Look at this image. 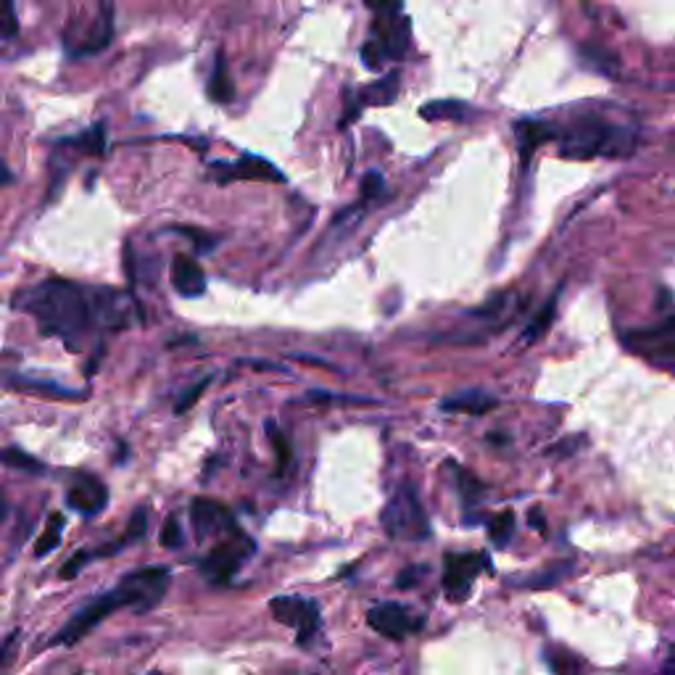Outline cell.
Segmentation results:
<instances>
[{"mask_svg": "<svg viewBox=\"0 0 675 675\" xmlns=\"http://www.w3.org/2000/svg\"><path fill=\"white\" fill-rule=\"evenodd\" d=\"M11 306L33 317L42 335L64 341L69 352H83L85 338L96 330L90 287L64 278H46L24 287Z\"/></svg>", "mask_w": 675, "mask_h": 675, "instance_id": "obj_1", "label": "cell"}, {"mask_svg": "<svg viewBox=\"0 0 675 675\" xmlns=\"http://www.w3.org/2000/svg\"><path fill=\"white\" fill-rule=\"evenodd\" d=\"M169 580H172V573H169V567L164 565L137 567V570L127 573L114 589L98 593V597H93L90 602H85L83 608L74 612V615L61 625L59 634H53L51 647H74V643L83 641L93 628H98L106 617L114 615L119 610H154L156 604L164 599Z\"/></svg>", "mask_w": 675, "mask_h": 675, "instance_id": "obj_2", "label": "cell"}, {"mask_svg": "<svg viewBox=\"0 0 675 675\" xmlns=\"http://www.w3.org/2000/svg\"><path fill=\"white\" fill-rule=\"evenodd\" d=\"M562 159L589 161L599 156H628L636 148V124L610 122L599 111H573L565 124H554Z\"/></svg>", "mask_w": 675, "mask_h": 675, "instance_id": "obj_3", "label": "cell"}, {"mask_svg": "<svg viewBox=\"0 0 675 675\" xmlns=\"http://www.w3.org/2000/svg\"><path fill=\"white\" fill-rule=\"evenodd\" d=\"M375 22L370 37L361 46V61L367 69H380L389 61H402L412 42V24L402 3L372 5Z\"/></svg>", "mask_w": 675, "mask_h": 675, "instance_id": "obj_4", "label": "cell"}, {"mask_svg": "<svg viewBox=\"0 0 675 675\" xmlns=\"http://www.w3.org/2000/svg\"><path fill=\"white\" fill-rule=\"evenodd\" d=\"M385 533L396 541H425L430 539V520L428 512L417 496V489L412 483H402L385 504L380 515Z\"/></svg>", "mask_w": 675, "mask_h": 675, "instance_id": "obj_5", "label": "cell"}, {"mask_svg": "<svg viewBox=\"0 0 675 675\" xmlns=\"http://www.w3.org/2000/svg\"><path fill=\"white\" fill-rule=\"evenodd\" d=\"M93 296V317L96 330L101 333H119L143 322V311L133 293L116 291V287H90Z\"/></svg>", "mask_w": 675, "mask_h": 675, "instance_id": "obj_6", "label": "cell"}, {"mask_svg": "<svg viewBox=\"0 0 675 675\" xmlns=\"http://www.w3.org/2000/svg\"><path fill=\"white\" fill-rule=\"evenodd\" d=\"M254 552L256 543L248 539L243 530H235L233 536L217 543L198 567H201V575L206 580H211V584H228V580H233L235 575L241 573V567L254 557Z\"/></svg>", "mask_w": 675, "mask_h": 675, "instance_id": "obj_7", "label": "cell"}, {"mask_svg": "<svg viewBox=\"0 0 675 675\" xmlns=\"http://www.w3.org/2000/svg\"><path fill=\"white\" fill-rule=\"evenodd\" d=\"M623 343L636 354L647 356L649 361L660 365L662 370H673L675 359V317L667 311L652 328H639L623 333Z\"/></svg>", "mask_w": 675, "mask_h": 675, "instance_id": "obj_8", "label": "cell"}, {"mask_svg": "<svg viewBox=\"0 0 675 675\" xmlns=\"http://www.w3.org/2000/svg\"><path fill=\"white\" fill-rule=\"evenodd\" d=\"M209 180L217 185L230 183H285V174L280 172L278 164L267 161L265 156L256 154H241L235 161H214L209 164Z\"/></svg>", "mask_w": 675, "mask_h": 675, "instance_id": "obj_9", "label": "cell"}, {"mask_svg": "<svg viewBox=\"0 0 675 675\" xmlns=\"http://www.w3.org/2000/svg\"><path fill=\"white\" fill-rule=\"evenodd\" d=\"M111 37H114V9H111V5H101L98 16L93 19L87 29H77L74 24H69L64 35V48L72 59H87V56L106 51V48L111 46Z\"/></svg>", "mask_w": 675, "mask_h": 675, "instance_id": "obj_10", "label": "cell"}, {"mask_svg": "<svg viewBox=\"0 0 675 675\" xmlns=\"http://www.w3.org/2000/svg\"><path fill=\"white\" fill-rule=\"evenodd\" d=\"M491 567L489 554L472 552V554H446L443 557V591L452 602H465L470 597L475 578Z\"/></svg>", "mask_w": 675, "mask_h": 675, "instance_id": "obj_11", "label": "cell"}, {"mask_svg": "<svg viewBox=\"0 0 675 675\" xmlns=\"http://www.w3.org/2000/svg\"><path fill=\"white\" fill-rule=\"evenodd\" d=\"M270 612L278 623L296 630L298 641L306 643L320 630V604L306 597H274Z\"/></svg>", "mask_w": 675, "mask_h": 675, "instance_id": "obj_12", "label": "cell"}, {"mask_svg": "<svg viewBox=\"0 0 675 675\" xmlns=\"http://www.w3.org/2000/svg\"><path fill=\"white\" fill-rule=\"evenodd\" d=\"M367 623L375 634L385 636L391 641H402L406 636L417 634L425 625V617L415 610L398 602H380L367 612Z\"/></svg>", "mask_w": 675, "mask_h": 675, "instance_id": "obj_13", "label": "cell"}, {"mask_svg": "<svg viewBox=\"0 0 675 675\" xmlns=\"http://www.w3.org/2000/svg\"><path fill=\"white\" fill-rule=\"evenodd\" d=\"M146 533H148V510H146V506H137V510L133 512V517H130L124 536H119L116 541L103 543V547H98V549H83V552L74 554V557L69 560L64 567H61V578H66V580L74 578V575L83 570L87 562L111 557V554H119L124 547H130V543L140 541Z\"/></svg>", "mask_w": 675, "mask_h": 675, "instance_id": "obj_14", "label": "cell"}, {"mask_svg": "<svg viewBox=\"0 0 675 675\" xmlns=\"http://www.w3.org/2000/svg\"><path fill=\"white\" fill-rule=\"evenodd\" d=\"M191 523L198 541L217 539V536H233L237 530L233 512L224 504L206 496H196L191 502Z\"/></svg>", "mask_w": 675, "mask_h": 675, "instance_id": "obj_15", "label": "cell"}, {"mask_svg": "<svg viewBox=\"0 0 675 675\" xmlns=\"http://www.w3.org/2000/svg\"><path fill=\"white\" fill-rule=\"evenodd\" d=\"M109 504V489L101 478L90 472H77L74 475L72 486L66 491V506L74 510L83 517H96L101 515Z\"/></svg>", "mask_w": 675, "mask_h": 675, "instance_id": "obj_16", "label": "cell"}, {"mask_svg": "<svg viewBox=\"0 0 675 675\" xmlns=\"http://www.w3.org/2000/svg\"><path fill=\"white\" fill-rule=\"evenodd\" d=\"M398 98V72H391L389 77L378 79V83L365 85L361 90L348 93V101H346V114H343L338 127L343 130V124H348L356 114H361V109L367 106H391Z\"/></svg>", "mask_w": 675, "mask_h": 675, "instance_id": "obj_17", "label": "cell"}, {"mask_svg": "<svg viewBox=\"0 0 675 675\" xmlns=\"http://www.w3.org/2000/svg\"><path fill=\"white\" fill-rule=\"evenodd\" d=\"M3 385H9V389H14L19 393H35V396L46 398H66V402H83V398H87V391L69 389V385H61L59 380L37 378V375H24V372H5Z\"/></svg>", "mask_w": 675, "mask_h": 675, "instance_id": "obj_18", "label": "cell"}, {"mask_svg": "<svg viewBox=\"0 0 675 675\" xmlns=\"http://www.w3.org/2000/svg\"><path fill=\"white\" fill-rule=\"evenodd\" d=\"M441 412H449V415H470V417H483L489 415L499 406V398L491 396L489 391L483 389H467L454 393V396L441 398Z\"/></svg>", "mask_w": 675, "mask_h": 675, "instance_id": "obj_19", "label": "cell"}, {"mask_svg": "<svg viewBox=\"0 0 675 675\" xmlns=\"http://www.w3.org/2000/svg\"><path fill=\"white\" fill-rule=\"evenodd\" d=\"M172 285L183 298H198L206 293V274L196 259L180 254L172 261Z\"/></svg>", "mask_w": 675, "mask_h": 675, "instance_id": "obj_20", "label": "cell"}, {"mask_svg": "<svg viewBox=\"0 0 675 675\" xmlns=\"http://www.w3.org/2000/svg\"><path fill=\"white\" fill-rule=\"evenodd\" d=\"M515 133H517V146H520L523 169H528L536 148H539L541 143L554 140V124L539 122V119H520V122L515 124Z\"/></svg>", "mask_w": 675, "mask_h": 675, "instance_id": "obj_21", "label": "cell"}, {"mask_svg": "<svg viewBox=\"0 0 675 675\" xmlns=\"http://www.w3.org/2000/svg\"><path fill=\"white\" fill-rule=\"evenodd\" d=\"M56 146L66 148V151L85 154V156H103L106 154V124L98 122L93 124L85 133L64 137V140H56Z\"/></svg>", "mask_w": 675, "mask_h": 675, "instance_id": "obj_22", "label": "cell"}, {"mask_svg": "<svg viewBox=\"0 0 675 675\" xmlns=\"http://www.w3.org/2000/svg\"><path fill=\"white\" fill-rule=\"evenodd\" d=\"M367 206H370V204H367V201H361V204L348 206V209H343L341 214H338L335 220H333V224H330L328 237H324V243H330V246H335V241H338V243H343V241H346V237L352 235L356 228H359L361 220H365V214H367Z\"/></svg>", "mask_w": 675, "mask_h": 675, "instance_id": "obj_23", "label": "cell"}, {"mask_svg": "<svg viewBox=\"0 0 675 675\" xmlns=\"http://www.w3.org/2000/svg\"><path fill=\"white\" fill-rule=\"evenodd\" d=\"M420 116L428 122H467L475 116V109L465 101H430L420 109Z\"/></svg>", "mask_w": 675, "mask_h": 675, "instance_id": "obj_24", "label": "cell"}, {"mask_svg": "<svg viewBox=\"0 0 675 675\" xmlns=\"http://www.w3.org/2000/svg\"><path fill=\"white\" fill-rule=\"evenodd\" d=\"M580 61L593 72L604 74V77H617L621 74V59L608 48L597 46V42H584L580 46Z\"/></svg>", "mask_w": 675, "mask_h": 675, "instance_id": "obj_25", "label": "cell"}, {"mask_svg": "<svg viewBox=\"0 0 675 675\" xmlns=\"http://www.w3.org/2000/svg\"><path fill=\"white\" fill-rule=\"evenodd\" d=\"M209 98L214 103H233L235 101V85H233V77H230L228 72V61H224V53L220 51L217 53V61H214V72H211L209 77Z\"/></svg>", "mask_w": 675, "mask_h": 675, "instance_id": "obj_26", "label": "cell"}, {"mask_svg": "<svg viewBox=\"0 0 675 675\" xmlns=\"http://www.w3.org/2000/svg\"><path fill=\"white\" fill-rule=\"evenodd\" d=\"M547 665L554 675H586L589 673V665H586L584 658L570 652L565 647H552L547 649Z\"/></svg>", "mask_w": 675, "mask_h": 675, "instance_id": "obj_27", "label": "cell"}, {"mask_svg": "<svg viewBox=\"0 0 675 675\" xmlns=\"http://www.w3.org/2000/svg\"><path fill=\"white\" fill-rule=\"evenodd\" d=\"M557 304H560V291L554 293V296L549 298V302L541 306V311H539V315H536L533 320L528 322V328L523 330V338H520V341H523V346H533V343L539 341V338H541L543 333H547L549 328H552L554 315H557Z\"/></svg>", "mask_w": 675, "mask_h": 675, "instance_id": "obj_28", "label": "cell"}, {"mask_svg": "<svg viewBox=\"0 0 675 675\" xmlns=\"http://www.w3.org/2000/svg\"><path fill=\"white\" fill-rule=\"evenodd\" d=\"M64 528H66V517L61 515V512H53V515L48 517L46 530H42V536L35 543V557L37 560L48 557V554H51L53 549H59L61 536H64Z\"/></svg>", "mask_w": 675, "mask_h": 675, "instance_id": "obj_29", "label": "cell"}, {"mask_svg": "<svg viewBox=\"0 0 675 675\" xmlns=\"http://www.w3.org/2000/svg\"><path fill=\"white\" fill-rule=\"evenodd\" d=\"M573 570L570 562H557V565L543 567L539 575H530V578L523 580L525 589H549V586H557L567 573Z\"/></svg>", "mask_w": 675, "mask_h": 675, "instance_id": "obj_30", "label": "cell"}, {"mask_svg": "<svg viewBox=\"0 0 675 675\" xmlns=\"http://www.w3.org/2000/svg\"><path fill=\"white\" fill-rule=\"evenodd\" d=\"M0 462H9L11 467H16V470H24V472H29V475H46L48 472V467L42 465V462L37 459V456L22 452V449H16V446H11V449H5V452H0Z\"/></svg>", "mask_w": 675, "mask_h": 675, "instance_id": "obj_31", "label": "cell"}, {"mask_svg": "<svg viewBox=\"0 0 675 675\" xmlns=\"http://www.w3.org/2000/svg\"><path fill=\"white\" fill-rule=\"evenodd\" d=\"M489 536L496 547H506V543L512 541V536H515V512L504 510V512H499L496 517H491Z\"/></svg>", "mask_w": 675, "mask_h": 675, "instance_id": "obj_32", "label": "cell"}, {"mask_svg": "<svg viewBox=\"0 0 675 675\" xmlns=\"http://www.w3.org/2000/svg\"><path fill=\"white\" fill-rule=\"evenodd\" d=\"M454 475H456V489H459L462 499H465V504H475L480 496H483L486 486L480 483L478 478L470 470H462V467H454Z\"/></svg>", "mask_w": 675, "mask_h": 675, "instance_id": "obj_33", "label": "cell"}, {"mask_svg": "<svg viewBox=\"0 0 675 675\" xmlns=\"http://www.w3.org/2000/svg\"><path fill=\"white\" fill-rule=\"evenodd\" d=\"M19 35L16 5L11 0H0V40H14Z\"/></svg>", "mask_w": 675, "mask_h": 675, "instance_id": "obj_34", "label": "cell"}, {"mask_svg": "<svg viewBox=\"0 0 675 675\" xmlns=\"http://www.w3.org/2000/svg\"><path fill=\"white\" fill-rule=\"evenodd\" d=\"M174 233H180L183 237H187V241H193L196 251H214V248L222 243V237H217L211 233H201V230H196V228H174Z\"/></svg>", "mask_w": 675, "mask_h": 675, "instance_id": "obj_35", "label": "cell"}, {"mask_svg": "<svg viewBox=\"0 0 675 675\" xmlns=\"http://www.w3.org/2000/svg\"><path fill=\"white\" fill-rule=\"evenodd\" d=\"M385 193V180L380 172H367L365 177H361V201L372 204V201H380V196Z\"/></svg>", "mask_w": 675, "mask_h": 675, "instance_id": "obj_36", "label": "cell"}, {"mask_svg": "<svg viewBox=\"0 0 675 675\" xmlns=\"http://www.w3.org/2000/svg\"><path fill=\"white\" fill-rule=\"evenodd\" d=\"M306 398L317 404H328V402H341V404H378L375 398H365V396H348V393H330V391H309Z\"/></svg>", "mask_w": 675, "mask_h": 675, "instance_id": "obj_37", "label": "cell"}, {"mask_svg": "<svg viewBox=\"0 0 675 675\" xmlns=\"http://www.w3.org/2000/svg\"><path fill=\"white\" fill-rule=\"evenodd\" d=\"M159 541H161V547H164V549H180V547H183L185 533H183V528H180L177 517H174V515L167 517L164 528H161Z\"/></svg>", "mask_w": 675, "mask_h": 675, "instance_id": "obj_38", "label": "cell"}, {"mask_svg": "<svg viewBox=\"0 0 675 675\" xmlns=\"http://www.w3.org/2000/svg\"><path fill=\"white\" fill-rule=\"evenodd\" d=\"M267 435H270L272 449H274V452H278V465H280V470H285L287 459H291V449H287L285 435L280 433V428H278V425H274V420H267Z\"/></svg>", "mask_w": 675, "mask_h": 675, "instance_id": "obj_39", "label": "cell"}, {"mask_svg": "<svg viewBox=\"0 0 675 675\" xmlns=\"http://www.w3.org/2000/svg\"><path fill=\"white\" fill-rule=\"evenodd\" d=\"M211 383V375H206L204 380H198L196 385H193V389H187V391H183V396L177 398V404H174V412H177V415H185L187 409H191L193 404L198 402V398H201V393L206 391V385Z\"/></svg>", "mask_w": 675, "mask_h": 675, "instance_id": "obj_40", "label": "cell"}, {"mask_svg": "<svg viewBox=\"0 0 675 675\" xmlns=\"http://www.w3.org/2000/svg\"><path fill=\"white\" fill-rule=\"evenodd\" d=\"M19 649V630H14L11 636H5L3 641H0V675H3L5 667L11 665V660H14Z\"/></svg>", "mask_w": 675, "mask_h": 675, "instance_id": "obj_41", "label": "cell"}, {"mask_svg": "<svg viewBox=\"0 0 675 675\" xmlns=\"http://www.w3.org/2000/svg\"><path fill=\"white\" fill-rule=\"evenodd\" d=\"M425 570H428V567H420V565H412V567H406V570L398 573L396 586H398V589H412V586L417 584V578H422Z\"/></svg>", "mask_w": 675, "mask_h": 675, "instance_id": "obj_42", "label": "cell"}, {"mask_svg": "<svg viewBox=\"0 0 675 675\" xmlns=\"http://www.w3.org/2000/svg\"><path fill=\"white\" fill-rule=\"evenodd\" d=\"M9 183H14V174H11V169L5 167L3 156H0V187H3V185H9Z\"/></svg>", "mask_w": 675, "mask_h": 675, "instance_id": "obj_43", "label": "cell"}, {"mask_svg": "<svg viewBox=\"0 0 675 675\" xmlns=\"http://www.w3.org/2000/svg\"><path fill=\"white\" fill-rule=\"evenodd\" d=\"M298 361H309V365H320V367H324V370H335L333 365H328V361H322V359H315V356H296Z\"/></svg>", "mask_w": 675, "mask_h": 675, "instance_id": "obj_44", "label": "cell"}, {"mask_svg": "<svg viewBox=\"0 0 675 675\" xmlns=\"http://www.w3.org/2000/svg\"><path fill=\"white\" fill-rule=\"evenodd\" d=\"M486 441L493 443V446H504V443L510 441V435H504V433H491V435H486Z\"/></svg>", "mask_w": 675, "mask_h": 675, "instance_id": "obj_45", "label": "cell"}, {"mask_svg": "<svg viewBox=\"0 0 675 675\" xmlns=\"http://www.w3.org/2000/svg\"><path fill=\"white\" fill-rule=\"evenodd\" d=\"M530 523H533L536 530H543V517H541V510H533V515H530Z\"/></svg>", "mask_w": 675, "mask_h": 675, "instance_id": "obj_46", "label": "cell"}, {"mask_svg": "<svg viewBox=\"0 0 675 675\" xmlns=\"http://www.w3.org/2000/svg\"><path fill=\"white\" fill-rule=\"evenodd\" d=\"M5 512H9L5 510V499L0 496V525H3V520H5Z\"/></svg>", "mask_w": 675, "mask_h": 675, "instance_id": "obj_47", "label": "cell"}]
</instances>
